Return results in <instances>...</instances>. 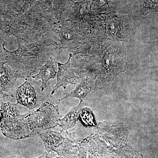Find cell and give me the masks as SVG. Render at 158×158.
Masks as SVG:
<instances>
[{"label":"cell","instance_id":"6da1fadb","mask_svg":"<svg viewBox=\"0 0 158 158\" xmlns=\"http://www.w3.org/2000/svg\"><path fill=\"white\" fill-rule=\"evenodd\" d=\"M2 44L6 63L20 73L27 79L45 64L57 49L59 44L54 40L45 35L36 42L18 44V48L14 51L7 50Z\"/></svg>","mask_w":158,"mask_h":158},{"label":"cell","instance_id":"7a4b0ae2","mask_svg":"<svg viewBox=\"0 0 158 158\" xmlns=\"http://www.w3.org/2000/svg\"><path fill=\"white\" fill-rule=\"evenodd\" d=\"M61 23L50 15L40 12H29L10 19L6 33L16 37L18 44H27L41 39L46 32L56 33Z\"/></svg>","mask_w":158,"mask_h":158},{"label":"cell","instance_id":"3957f363","mask_svg":"<svg viewBox=\"0 0 158 158\" xmlns=\"http://www.w3.org/2000/svg\"><path fill=\"white\" fill-rule=\"evenodd\" d=\"M126 53L117 46H110L105 52L95 79L94 90L110 88L114 79L126 69Z\"/></svg>","mask_w":158,"mask_h":158},{"label":"cell","instance_id":"277c9868","mask_svg":"<svg viewBox=\"0 0 158 158\" xmlns=\"http://www.w3.org/2000/svg\"><path fill=\"white\" fill-rule=\"evenodd\" d=\"M1 108L3 118L1 128L4 136L14 140H20L36 135L30 128L27 113L21 114L17 103L2 102Z\"/></svg>","mask_w":158,"mask_h":158},{"label":"cell","instance_id":"5b68a950","mask_svg":"<svg viewBox=\"0 0 158 158\" xmlns=\"http://www.w3.org/2000/svg\"><path fill=\"white\" fill-rule=\"evenodd\" d=\"M61 118L59 104L55 105L49 100L41 105L36 111L27 113V115L30 128L36 134L40 130L56 127Z\"/></svg>","mask_w":158,"mask_h":158},{"label":"cell","instance_id":"8992f818","mask_svg":"<svg viewBox=\"0 0 158 158\" xmlns=\"http://www.w3.org/2000/svg\"><path fill=\"white\" fill-rule=\"evenodd\" d=\"M56 33L60 37V48L69 51H74L79 48L86 38L83 31L70 21L62 22Z\"/></svg>","mask_w":158,"mask_h":158},{"label":"cell","instance_id":"52a82bcc","mask_svg":"<svg viewBox=\"0 0 158 158\" xmlns=\"http://www.w3.org/2000/svg\"><path fill=\"white\" fill-rule=\"evenodd\" d=\"M73 54L71 53L67 62L65 63L58 62V70L57 72V80L56 85L53 88L51 94L52 97L54 94L56 93L60 87L64 89L69 84L76 85L80 78L76 74L73 69L71 63Z\"/></svg>","mask_w":158,"mask_h":158},{"label":"cell","instance_id":"ba28073f","mask_svg":"<svg viewBox=\"0 0 158 158\" xmlns=\"http://www.w3.org/2000/svg\"><path fill=\"white\" fill-rule=\"evenodd\" d=\"M23 77L6 62H0V92L6 97L13 96V88L17 79Z\"/></svg>","mask_w":158,"mask_h":158},{"label":"cell","instance_id":"9c48e42d","mask_svg":"<svg viewBox=\"0 0 158 158\" xmlns=\"http://www.w3.org/2000/svg\"><path fill=\"white\" fill-rule=\"evenodd\" d=\"M117 17L106 21V28L110 36L116 40L127 41L130 39L133 30L129 21L126 19Z\"/></svg>","mask_w":158,"mask_h":158},{"label":"cell","instance_id":"30bf717a","mask_svg":"<svg viewBox=\"0 0 158 158\" xmlns=\"http://www.w3.org/2000/svg\"><path fill=\"white\" fill-rule=\"evenodd\" d=\"M17 104L33 110L38 105V98L35 88L26 81L17 88L15 94Z\"/></svg>","mask_w":158,"mask_h":158},{"label":"cell","instance_id":"8fae6325","mask_svg":"<svg viewBox=\"0 0 158 158\" xmlns=\"http://www.w3.org/2000/svg\"><path fill=\"white\" fill-rule=\"evenodd\" d=\"M95 88V79L93 78H83L81 82L73 91L65 94L63 98L59 99V102L68 98H76L83 102L85 97Z\"/></svg>","mask_w":158,"mask_h":158},{"label":"cell","instance_id":"7c38bea8","mask_svg":"<svg viewBox=\"0 0 158 158\" xmlns=\"http://www.w3.org/2000/svg\"><path fill=\"white\" fill-rule=\"evenodd\" d=\"M39 71L38 73L32 76V77L35 80L40 79L42 81L40 88L41 91H43L47 88L48 82L51 79L55 78L57 74L58 71L52 57H51Z\"/></svg>","mask_w":158,"mask_h":158},{"label":"cell","instance_id":"4fadbf2b","mask_svg":"<svg viewBox=\"0 0 158 158\" xmlns=\"http://www.w3.org/2000/svg\"><path fill=\"white\" fill-rule=\"evenodd\" d=\"M62 132V130L59 133L51 129L41 130L38 131L37 134L42 139L47 149L51 150L55 148L64 140Z\"/></svg>","mask_w":158,"mask_h":158},{"label":"cell","instance_id":"5bb4252c","mask_svg":"<svg viewBox=\"0 0 158 158\" xmlns=\"http://www.w3.org/2000/svg\"><path fill=\"white\" fill-rule=\"evenodd\" d=\"M83 102H80L77 106L73 108L65 117L59 120L58 126L65 131L73 127L80 119V113L83 108Z\"/></svg>","mask_w":158,"mask_h":158},{"label":"cell","instance_id":"9a60e30c","mask_svg":"<svg viewBox=\"0 0 158 158\" xmlns=\"http://www.w3.org/2000/svg\"><path fill=\"white\" fill-rule=\"evenodd\" d=\"M80 119L85 127H90L96 125L93 112L89 108H82L80 113Z\"/></svg>","mask_w":158,"mask_h":158},{"label":"cell","instance_id":"2e32d148","mask_svg":"<svg viewBox=\"0 0 158 158\" xmlns=\"http://www.w3.org/2000/svg\"><path fill=\"white\" fill-rule=\"evenodd\" d=\"M140 9L143 14H145L149 11L158 10V0H139Z\"/></svg>","mask_w":158,"mask_h":158},{"label":"cell","instance_id":"e0dca14e","mask_svg":"<svg viewBox=\"0 0 158 158\" xmlns=\"http://www.w3.org/2000/svg\"><path fill=\"white\" fill-rule=\"evenodd\" d=\"M3 118V112L2 110H0V123L2 121Z\"/></svg>","mask_w":158,"mask_h":158},{"label":"cell","instance_id":"ac0fdd59","mask_svg":"<svg viewBox=\"0 0 158 158\" xmlns=\"http://www.w3.org/2000/svg\"><path fill=\"white\" fill-rule=\"evenodd\" d=\"M5 96H4V95L2 94L0 92V99L1 98H5Z\"/></svg>","mask_w":158,"mask_h":158}]
</instances>
